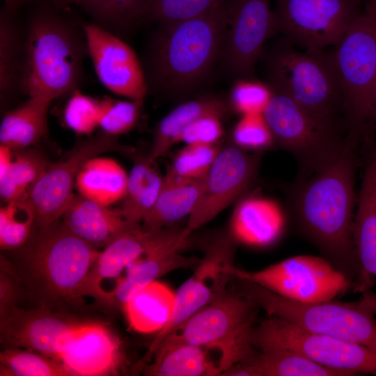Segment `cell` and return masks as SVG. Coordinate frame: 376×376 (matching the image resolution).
Returning <instances> with one entry per match:
<instances>
[{"label": "cell", "instance_id": "obj_1", "mask_svg": "<svg viewBox=\"0 0 376 376\" xmlns=\"http://www.w3.org/2000/svg\"><path fill=\"white\" fill-rule=\"evenodd\" d=\"M357 137L348 134L327 167L290 187L289 205L301 233L333 266L364 291L370 276L361 269L353 242Z\"/></svg>", "mask_w": 376, "mask_h": 376}, {"label": "cell", "instance_id": "obj_2", "mask_svg": "<svg viewBox=\"0 0 376 376\" xmlns=\"http://www.w3.org/2000/svg\"><path fill=\"white\" fill-rule=\"evenodd\" d=\"M226 26L224 0L201 16L159 24L145 58L148 88L176 96L198 88L219 61Z\"/></svg>", "mask_w": 376, "mask_h": 376}, {"label": "cell", "instance_id": "obj_3", "mask_svg": "<svg viewBox=\"0 0 376 376\" xmlns=\"http://www.w3.org/2000/svg\"><path fill=\"white\" fill-rule=\"evenodd\" d=\"M295 46L282 37L264 48L260 58L266 84L291 98L318 122L342 131L347 124L332 52L299 51Z\"/></svg>", "mask_w": 376, "mask_h": 376}, {"label": "cell", "instance_id": "obj_4", "mask_svg": "<svg viewBox=\"0 0 376 376\" xmlns=\"http://www.w3.org/2000/svg\"><path fill=\"white\" fill-rule=\"evenodd\" d=\"M86 52V40L75 25L52 10L38 11L24 40L21 91L29 97L52 100L72 93L79 82Z\"/></svg>", "mask_w": 376, "mask_h": 376}, {"label": "cell", "instance_id": "obj_5", "mask_svg": "<svg viewBox=\"0 0 376 376\" xmlns=\"http://www.w3.org/2000/svg\"><path fill=\"white\" fill-rule=\"evenodd\" d=\"M24 247L29 281L45 298L72 301L82 298L86 279L100 251L58 219L38 228Z\"/></svg>", "mask_w": 376, "mask_h": 376}, {"label": "cell", "instance_id": "obj_6", "mask_svg": "<svg viewBox=\"0 0 376 376\" xmlns=\"http://www.w3.org/2000/svg\"><path fill=\"white\" fill-rule=\"evenodd\" d=\"M333 61L345 104L348 132L358 136L376 123V0H367L334 46Z\"/></svg>", "mask_w": 376, "mask_h": 376}, {"label": "cell", "instance_id": "obj_7", "mask_svg": "<svg viewBox=\"0 0 376 376\" xmlns=\"http://www.w3.org/2000/svg\"><path fill=\"white\" fill-rule=\"evenodd\" d=\"M238 290L269 316L285 319L306 330L376 350V319L359 300L304 303L283 297L249 281L236 278Z\"/></svg>", "mask_w": 376, "mask_h": 376}, {"label": "cell", "instance_id": "obj_8", "mask_svg": "<svg viewBox=\"0 0 376 376\" xmlns=\"http://www.w3.org/2000/svg\"><path fill=\"white\" fill-rule=\"evenodd\" d=\"M258 308L239 290L227 288L171 335L181 341L219 351L221 374L255 352L250 335Z\"/></svg>", "mask_w": 376, "mask_h": 376}, {"label": "cell", "instance_id": "obj_9", "mask_svg": "<svg viewBox=\"0 0 376 376\" xmlns=\"http://www.w3.org/2000/svg\"><path fill=\"white\" fill-rule=\"evenodd\" d=\"M274 143L297 161V181L304 180L330 164L344 147L347 135L318 122L287 95L272 90L263 112Z\"/></svg>", "mask_w": 376, "mask_h": 376}, {"label": "cell", "instance_id": "obj_10", "mask_svg": "<svg viewBox=\"0 0 376 376\" xmlns=\"http://www.w3.org/2000/svg\"><path fill=\"white\" fill-rule=\"evenodd\" d=\"M250 338L258 350H290L349 375H376V350L306 330L279 317L269 316L253 326Z\"/></svg>", "mask_w": 376, "mask_h": 376}, {"label": "cell", "instance_id": "obj_11", "mask_svg": "<svg viewBox=\"0 0 376 376\" xmlns=\"http://www.w3.org/2000/svg\"><path fill=\"white\" fill-rule=\"evenodd\" d=\"M226 272L233 277L304 303L331 300L354 290L347 278L323 256H295L255 272L243 270L232 264L226 267Z\"/></svg>", "mask_w": 376, "mask_h": 376}, {"label": "cell", "instance_id": "obj_12", "mask_svg": "<svg viewBox=\"0 0 376 376\" xmlns=\"http://www.w3.org/2000/svg\"><path fill=\"white\" fill-rule=\"evenodd\" d=\"M363 0H274L277 33L304 49L335 46L361 10Z\"/></svg>", "mask_w": 376, "mask_h": 376}, {"label": "cell", "instance_id": "obj_13", "mask_svg": "<svg viewBox=\"0 0 376 376\" xmlns=\"http://www.w3.org/2000/svg\"><path fill=\"white\" fill-rule=\"evenodd\" d=\"M272 0H224L227 26L219 59L222 70L251 78L266 42L277 34Z\"/></svg>", "mask_w": 376, "mask_h": 376}, {"label": "cell", "instance_id": "obj_14", "mask_svg": "<svg viewBox=\"0 0 376 376\" xmlns=\"http://www.w3.org/2000/svg\"><path fill=\"white\" fill-rule=\"evenodd\" d=\"M116 136L102 132L77 143L63 158L50 163L28 191L36 214L35 226L44 227L61 218L73 196L76 178L90 159L109 151H129Z\"/></svg>", "mask_w": 376, "mask_h": 376}, {"label": "cell", "instance_id": "obj_15", "mask_svg": "<svg viewBox=\"0 0 376 376\" xmlns=\"http://www.w3.org/2000/svg\"><path fill=\"white\" fill-rule=\"evenodd\" d=\"M235 240L230 235L214 240L200 259L194 274L175 293L174 306L167 324L154 338L146 359L152 357L162 340L176 331L194 314L227 289L233 278L226 267L233 264Z\"/></svg>", "mask_w": 376, "mask_h": 376}, {"label": "cell", "instance_id": "obj_16", "mask_svg": "<svg viewBox=\"0 0 376 376\" xmlns=\"http://www.w3.org/2000/svg\"><path fill=\"white\" fill-rule=\"evenodd\" d=\"M146 236L145 253L126 268L125 276L115 281L101 301L109 306L120 308L140 288L174 270L197 265L200 259L180 253L189 238L182 230L164 228L144 230Z\"/></svg>", "mask_w": 376, "mask_h": 376}, {"label": "cell", "instance_id": "obj_17", "mask_svg": "<svg viewBox=\"0 0 376 376\" xmlns=\"http://www.w3.org/2000/svg\"><path fill=\"white\" fill-rule=\"evenodd\" d=\"M97 322L61 317L47 310L24 311L17 306L1 317V339L6 347H21L56 358Z\"/></svg>", "mask_w": 376, "mask_h": 376}, {"label": "cell", "instance_id": "obj_18", "mask_svg": "<svg viewBox=\"0 0 376 376\" xmlns=\"http://www.w3.org/2000/svg\"><path fill=\"white\" fill-rule=\"evenodd\" d=\"M87 50L102 84L111 92L143 102L148 86L133 49L112 32L95 23L82 26Z\"/></svg>", "mask_w": 376, "mask_h": 376}, {"label": "cell", "instance_id": "obj_19", "mask_svg": "<svg viewBox=\"0 0 376 376\" xmlns=\"http://www.w3.org/2000/svg\"><path fill=\"white\" fill-rule=\"evenodd\" d=\"M256 167V159L237 145L221 149L203 179L185 229L191 233L227 207L249 186Z\"/></svg>", "mask_w": 376, "mask_h": 376}, {"label": "cell", "instance_id": "obj_20", "mask_svg": "<svg viewBox=\"0 0 376 376\" xmlns=\"http://www.w3.org/2000/svg\"><path fill=\"white\" fill-rule=\"evenodd\" d=\"M56 359L70 375H116L122 364L120 341L104 324L97 322Z\"/></svg>", "mask_w": 376, "mask_h": 376}, {"label": "cell", "instance_id": "obj_21", "mask_svg": "<svg viewBox=\"0 0 376 376\" xmlns=\"http://www.w3.org/2000/svg\"><path fill=\"white\" fill-rule=\"evenodd\" d=\"M61 219L75 235L96 248H104L122 233L139 226L129 223L120 209L102 205L75 194Z\"/></svg>", "mask_w": 376, "mask_h": 376}, {"label": "cell", "instance_id": "obj_22", "mask_svg": "<svg viewBox=\"0 0 376 376\" xmlns=\"http://www.w3.org/2000/svg\"><path fill=\"white\" fill-rule=\"evenodd\" d=\"M146 250V233L141 226L118 236L100 251L86 279L81 297H91L101 302L105 292L102 283L107 280L116 281Z\"/></svg>", "mask_w": 376, "mask_h": 376}, {"label": "cell", "instance_id": "obj_23", "mask_svg": "<svg viewBox=\"0 0 376 376\" xmlns=\"http://www.w3.org/2000/svg\"><path fill=\"white\" fill-rule=\"evenodd\" d=\"M353 242L364 273L376 276V149L365 165L354 220Z\"/></svg>", "mask_w": 376, "mask_h": 376}, {"label": "cell", "instance_id": "obj_24", "mask_svg": "<svg viewBox=\"0 0 376 376\" xmlns=\"http://www.w3.org/2000/svg\"><path fill=\"white\" fill-rule=\"evenodd\" d=\"M153 361L144 368L152 376H217L218 364L212 362L204 348L181 341L173 335L164 338L155 349Z\"/></svg>", "mask_w": 376, "mask_h": 376}, {"label": "cell", "instance_id": "obj_25", "mask_svg": "<svg viewBox=\"0 0 376 376\" xmlns=\"http://www.w3.org/2000/svg\"><path fill=\"white\" fill-rule=\"evenodd\" d=\"M283 226L276 206L262 198H248L235 210L230 221V235L251 246H267L279 237Z\"/></svg>", "mask_w": 376, "mask_h": 376}, {"label": "cell", "instance_id": "obj_26", "mask_svg": "<svg viewBox=\"0 0 376 376\" xmlns=\"http://www.w3.org/2000/svg\"><path fill=\"white\" fill-rule=\"evenodd\" d=\"M52 99L32 96L8 111L0 125L1 146L22 149L36 145L47 134V113Z\"/></svg>", "mask_w": 376, "mask_h": 376}, {"label": "cell", "instance_id": "obj_27", "mask_svg": "<svg viewBox=\"0 0 376 376\" xmlns=\"http://www.w3.org/2000/svg\"><path fill=\"white\" fill-rule=\"evenodd\" d=\"M203 179L183 178L168 170L158 197L142 221L141 228L143 230L164 228L189 216L200 195Z\"/></svg>", "mask_w": 376, "mask_h": 376}, {"label": "cell", "instance_id": "obj_28", "mask_svg": "<svg viewBox=\"0 0 376 376\" xmlns=\"http://www.w3.org/2000/svg\"><path fill=\"white\" fill-rule=\"evenodd\" d=\"M49 164L45 155L36 148L10 149L1 146V199L9 203L27 195Z\"/></svg>", "mask_w": 376, "mask_h": 376}, {"label": "cell", "instance_id": "obj_29", "mask_svg": "<svg viewBox=\"0 0 376 376\" xmlns=\"http://www.w3.org/2000/svg\"><path fill=\"white\" fill-rule=\"evenodd\" d=\"M229 111L228 104L217 97H203L177 106L155 128L149 159L164 156L175 143L180 133L194 121L205 116L222 118Z\"/></svg>", "mask_w": 376, "mask_h": 376}, {"label": "cell", "instance_id": "obj_30", "mask_svg": "<svg viewBox=\"0 0 376 376\" xmlns=\"http://www.w3.org/2000/svg\"><path fill=\"white\" fill-rule=\"evenodd\" d=\"M175 293L155 281L138 290L124 304L123 311L130 327L143 334L158 333L169 322Z\"/></svg>", "mask_w": 376, "mask_h": 376}, {"label": "cell", "instance_id": "obj_31", "mask_svg": "<svg viewBox=\"0 0 376 376\" xmlns=\"http://www.w3.org/2000/svg\"><path fill=\"white\" fill-rule=\"evenodd\" d=\"M128 175L115 160L94 157L87 161L75 180L80 195L104 206L123 200L127 191Z\"/></svg>", "mask_w": 376, "mask_h": 376}, {"label": "cell", "instance_id": "obj_32", "mask_svg": "<svg viewBox=\"0 0 376 376\" xmlns=\"http://www.w3.org/2000/svg\"><path fill=\"white\" fill-rule=\"evenodd\" d=\"M248 376H347V373L318 364L286 350L255 351L242 361Z\"/></svg>", "mask_w": 376, "mask_h": 376}, {"label": "cell", "instance_id": "obj_33", "mask_svg": "<svg viewBox=\"0 0 376 376\" xmlns=\"http://www.w3.org/2000/svg\"><path fill=\"white\" fill-rule=\"evenodd\" d=\"M148 159H139L130 175L120 210L130 224L139 225L152 208L162 189L163 178Z\"/></svg>", "mask_w": 376, "mask_h": 376}, {"label": "cell", "instance_id": "obj_34", "mask_svg": "<svg viewBox=\"0 0 376 376\" xmlns=\"http://www.w3.org/2000/svg\"><path fill=\"white\" fill-rule=\"evenodd\" d=\"M5 8L0 17V96L1 103L21 90L24 41L11 12Z\"/></svg>", "mask_w": 376, "mask_h": 376}, {"label": "cell", "instance_id": "obj_35", "mask_svg": "<svg viewBox=\"0 0 376 376\" xmlns=\"http://www.w3.org/2000/svg\"><path fill=\"white\" fill-rule=\"evenodd\" d=\"M79 5L95 24L120 34L145 19L146 0H81Z\"/></svg>", "mask_w": 376, "mask_h": 376}, {"label": "cell", "instance_id": "obj_36", "mask_svg": "<svg viewBox=\"0 0 376 376\" xmlns=\"http://www.w3.org/2000/svg\"><path fill=\"white\" fill-rule=\"evenodd\" d=\"M1 376H69L57 359L21 347H5L0 354Z\"/></svg>", "mask_w": 376, "mask_h": 376}, {"label": "cell", "instance_id": "obj_37", "mask_svg": "<svg viewBox=\"0 0 376 376\" xmlns=\"http://www.w3.org/2000/svg\"><path fill=\"white\" fill-rule=\"evenodd\" d=\"M36 214L28 194L0 209V246L3 250L22 247L35 226Z\"/></svg>", "mask_w": 376, "mask_h": 376}, {"label": "cell", "instance_id": "obj_38", "mask_svg": "<svg viewBox=\"0 0 376 376\" xmlns=\"http://www.w3.org/2000/svg\"><path fill=\"white\" fill-rule=\"evenodd\" d=\"M223 0H146L145 19L159 24L201 16Z\"/></svg>", "mask_w": 376, "mask_h": 376}, {"label": "cell", "instance_id": "obj_39", "mask_svg": "<svg viewBox=\"0 0 376 376\" xmlns=\"http://www.w3.org/2000/svg\"><path fill=\"white\" fill-rule=\"evenodd\" d=\"M220 150L215 144H188L177 153L169 170L183 178L203 179Z\"/></svg>", "mask_w": 376, "mask_h": 376}, {"label": "cell", "instance_id": "obj_40", "mask_svg": "<svg viewBox=\"0 0 376 376\" xmlns=\"http://www.w3.org/2000/svg\"><path fill=\"white\" fill-rule=\"evenodd\" d=\"M102 100H96L75 90L64 109L65 124L79 134H90L97 126L102 116Z\"/></svg>", "mask_w": 376, "mask_h": 376}, {"label": "cell", "instance_id": "obj_41", "mask_svg": "<svg viewBox=\"0 0 376 376\" xmlns=\"http://www.w3.org/2000/svg\"><path fill=\"white\" fill-rule=\"evenodd\" d=\"M102 111L100 127L103 132L117 136L131 130L139 117L142 102L130 100H102Z\"/></svg>", "mask_w": 376, "mask_h": 376}, {"label": "cell", "instance_id": "obj_42", "mask_svg": "<svg viewBox=\"0 0 376 376\" xmlns=\"http://www.w3.org/2000/svg\"><path fill=\"white\" fill-rule=\"evenodd\" d=\"M271 96L272 90L266 83L251 78H242L232 88L230 104L242 116L263 113Z\"/></svg>", "mask_w": 376, "mask_h": 376}, {"label": "cell", "instance_id": "obj_43", "mask_svg": "<svg viewBox=\"0 0 376 376\" xmlns=\"http://www.w3.org/2000/svg\"><path fill=\"white\" fill-rule=\"evenodd\" d=\"M233 140L237 146L252 150L265 149L274 143L263 113L243 115L235 127Z\"/></svg>", "mask_w": 376, "mask_h": 376}, {"label": "cell", "instance_id": "obj_44", "mask_svg": "<svg viewBox=\"0 0 376 376\" xmlns=\"http://www.w3.org/2000/svg\"><path fill=\"white\" fill-rule=\"evenodd\" d=\"M223 134L221 118L216 116L201 118L187 126L178 136L175 143L215 144Z\"/></svg>", "mask_w": 376, "mask_h": 376}, {"label": "cell", "instance_id": "obj_45", "mask_svg": "<svg viewBox=\"0 0 376 376\" xmlns=\"http://www.w3.org/2000/svg\"><path fill=\"white\" fill-rule=\"evenodd\" d=\"M8 264L5 260H1L0 274V316L2 317L15 306L18 295L17 285L8 270Z\"/></svg>", "mask_w": 376, "mask_h": 376}, {"label": "cell", "instance_id": "obj_46", "mask_svg": "<svg viewBox=\"0 0 376 376\" xmlns=\"http://www.w3.org/2000/svg\"><path fill=\"white\" fill-rule=\"evenodd\" d=\"M24 1L25 0H4L6 8L12 10Z\"/></svg>", "mask_w": 376, "mask_h": 376}, {"label": "cell", "instance_id": "obj_47", "mask_svg": "<svg viewBox=\"0 0 376 376\" xmlns=\"http://www.w3.org/2000/svg\"><path fill=\"white\" fill-rule=\"evenodd\" d=\"M81 0H54V1L61 6L69 5L71 3L79 4Z\"/></svg>", "mask_w": 376, "mask_h": 376}, {"label": "cell", "instance_id": "obj_48", "mask_svg": "<svg viewBox=\"0 0 376 376\" xmlns=\"http://www.w3.org/2000/svg\"><path fill=\"white\" fill-rule=\"evenodd\" d=\"M375 315H376V311H375Z\"/></svg>", "mask_w": 376, "mask_h": 376}]
</instances>
